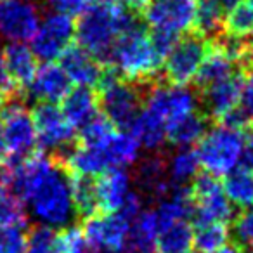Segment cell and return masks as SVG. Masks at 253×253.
<instances>
[{"mask_svg": "<svg viewBox=\"0 0 253 253\" xmlns=\"http://www.w3.org/2000/svg\"><path fill=\"white\" fill-rule=\"evenodd\" d=\"M134 23L120 0H94L75 26L78 45L95 59H109L116 40Z\"/></svg>", "mask_w": 253, "mask_h": 253, "instance_id": "cell-1", "label": "cell"}, {"mask_svg": "<svg viewBox=\"0 0 253 253\" xmlns=\"http://www.w3.org/2000/svg\"><path fill=\"white\" fill-rule=\"evenodd\" d=\"M162 50L156 47L151 33L132 23L116 40L109 61L126 82H148L163 68Z\"/></svg>", "mask_w": 253, "mask_h": 253, "instance_id": "cell-2", "label": "cell"}, {"mask_svg": "<svg viewBox=\"0 0 253 253\" xmlns=\"http://www.w3.org/2000/svg\"><path fill=\"white\" fill-rule=\"evenodd\" d=\"M32 217L49 229H64L77 213L71 194V182L66 170L56 163L47 177L25 201Z\"/></svg>", "mask_w": 253, "mask_h": 253, "instance_id": "cell-3", "label": "cell"}, {"mask_svg": "<svg viewBox=\"0 0 253 253\" xmlns=\"http://www.w3.org/2000/svg\"><path fill=\"white\" fill-rule=\"evenodd\" d=\"M246 128L220 122L198 141L196 156L207 175H227L245 158Z\"/></svg>", "mask_w": 253, "mask_h": 253, "instance_id": "cell-4", "label": "cell"}, {"mask_svg": "<svg viewBox=\"0 0 253 253\" xmlns=\"http://www.w3.org/2000/svg\"><path fill=\"white\" fill-rule=\"evenodd\" d=\"M99 88V102L104 109L106 118L120 130H130L142 108V97L137 88L130 82H123L113 73H102Z\"/></svg>", "mask_w": 253, "mask_h": 253, "instance_id": "cell-5", "label": "cell"}, {"mask_svg": "<svg viewBox=\"0 0 253 253\" xmlns=\"http://www.w3.org/2000/svg\"><path fill=\"white\" fill-rule=\"evenodd\" d=\"M198 111V99L191 90L179 85H156L149 90L141 113L158 123L163 130L179 120Z\"/></svg>", "mask_w": 253, "mask_h": 253, "instance_id": "cell-6", "label": "cell"}, {"mask_svg": "<svg viewBox=\"0 0 253 253\" xmlns=\"http://www.w3.org/2000/svg\"><path fill=\"white\" fill-rule=\"evenodd\" d=\"M134 217L125 211H102L87 215L84 224V238L88 248L99 252H120L126 248L130 238V227Z\"/></svg>", "mask_w": 253, "mask_h": 253, "instance_id": "cell-7", "label": "cell"}, {"mask_svg": "<svg viewBox=\"0 0 253 253\" xmlns=\"http://www.w3.org/2000/svg\"><path fill=\"white\" fill-rule=\"evenodd\" d=\"M196 0H149L144 5V19L153 33L180 39L193 28Z\"/></svg>", "mask_w": 253, "mask_h": 253, "instance_id": "cell-8", "label": "cell"}, {"mask_svg": "<svg viewBox=\"0 0 253 253\" xmlns=\"http://www.w3.org/2000/svg\"><path fill=\"white\" fill-rule=\"evenodd\" d=\"M0 128L4 135L5 151L11 160L26 158L37 146L35 125L32 113L21 102L11 101L0 113Z\"/></svg>", "mask_w": 253, "mask_h": 253, "instance_id": "cell-9", "label": "cell"}, {"mask_svg": "<svg viewBox=\"0 0 253 253\" xmlns=\"http://www.w3.org/2000/svg\"><path fill=\"white\" fill-rule=\"evenodd\" d=\"M207 49V42L198 35L177 40L163 59V70L170 84L186 87L187 84L196 80Z\"/></svg>", "mask_w": 253, "mask_h": 253, "instance_id": "cell-10", "label": "cell"}, {"mask_svg": "<svg viewBox=\"0 0 253 253\" xmlns=\"http://www.w3.org/2000/svg\"><path fill=\"white\" fill-rule=\"evenodd\" d=\"M75 37V23L70 16L52 12L40 21L32 39V50L37 59L50 63L59 59L63 52L71 45Z\"/></svg>", "mask_w": 253, "mask_h": 253, "instance_id": "cell-11", "label": "cell"}, {"mask_svg": "<svg viewBox=\"0 0 253 253\" xmlns=\"http://www.w3.org/2000/svg\"><path fill=\"white\" fill-rule=\"evenodd\" d=\"M189 198L198 222H227L231 218L232 205L217 177L207 173L198 177L189 191Z\"/></svg>", "mask_w": 253, "mask_h": 253, "instance_id": "cell-12", "label": "cell"}, {"mask_svg": "<svg viewBox=\"0 0 253 253\" xmlns=\"http://www.w3.org/2000/svg\"><path fill=\"white\" fill-rule=\"evenodd\" d=\"M32 118L35 125L37 146L45 151H61L71 144L75 128L56 104L40 102L32 111Z\"/></svg>", "mask_w": 253, "mask_h": 253, "instance_id": "cell-13", "label": "cell"}, {"mask_svg": "<svg viewBox=\"0 0 253 253\" xmlns=\"http://www.w3.org/2000/svg\"><path fill=\"white\" fill-rule=\"evenodd\" d=\"M39 25V9L30 0H0V37L9 43L32 40Z\"/></svg>", "mask_w": 253, "mask_h": 253, "instance_id": "cell-14", "label": "cell"}, {"mask_svg": "<svg viewBox=\"0 0 253 253\" xmlns=\"http://www.w3.org/2000/svg\"><path fill=\"white\" fill-rule=\"evenodd\" d=\"M95 207L102 211H122L135 198L132 179L125 169H113L101 173L94 182Z\"/></svg>", "mask_w": 253, "mask_h": 253, "instance_id": "cell-15", "label": "cell"}, {"mask_svg": "<svg viewBox=\"0 0 253 253\" xmlns=\"http://www.w3.org/2000/svg\"><path fill=\"white\" fill-rule=\"evenodd\" d=\"M241 85L243 78L238 73H232L205 87L203 102L208 115L218 122H224L232 113L238 111L239 99H241Z\"/></svg>", "mask_w": 253, "mask_h": 253, "instance_id": "cell-16", "label": "cell"}, {"mask_svg": "<svg viewBox=\"0 0 253 253\" xmlns=\"http://www.w3.org/2000/svg\"><path fill=\"white\" fill-rule=\"evenodd\" d=\"M28 90L32 97L39 102L56 104V102L63 101L64 95L71 90V82L61 68V64L50 61V63L37 68V73L30 82Z\"/></svg>", "mask_w": 253, "mask_h": 253, "instance_id": "cell-17", "label": "cell"}, {"mask_svg": "<svg viewBox=\"0 0 253 253\" xmlns=\"http://www.w3.org/2000/svg\"><path fill=\"white\" fill-rule=\"evenodd\" d=\"M59 61L70 82L77 84L78 87L90 88L92 85H99L102 73H104L101 70L99 59H95L80 45H70L59 57Z\"/></svg>", "mask_w": 253, "mask_h": 253, "instance_id": "cell-18", "label": "cell"}, {"mask_svg": "<svg viewBox=\"0 0 253 253\" xmlns=\"http://www.w3.org/2000/svg\"><path fill=\"white\" fill-rule=\"evenodd\" d=\"M0 59H2L9 80L12 82L16 88L28 87L30 82L35 77L37 68H39V64H37L39 59L33 54L32 47L19 42L7 43L2 54H0Z\"/></svg>", "mask_w": 253, "mask_h": 253, "instance_id": "cell-19", "label": "cell"}, {"mask_svg": "<svg viewBox=\"0 0 253 253\" xmlns=\"http://www.w3.org/2000/svg\"><path fill=\"white\" fill-rule=\"evenodd\" d=\"M61 102H63L61 111L73 125V128H82L85 123L90 122L97 115L99 97L88 87L71 88Z\"/></svg>", "mask_w": 253, "mask_h": 253, "instance_id": "cell-20", "label": "cell"}, {"mask_svg": "<svg viewBox=\"0 0 253 253\" xmlns=\"http://www.w3.org/2000/svg\"><path fill=\"white\" fill-rule=\"evenodd\" d=\"M101 146L108 155L111 169H126V167L134 165L139 160L142 149L130 130H118V128Z\"/></svg>", "mask_w": 253, "mask_h": 253, "instance_id": "cell-21", "label": "cell"}, {"mask_svg": "<svg viewBox=\"0 0 253 253\" xmlns=\"http://www.w3.org/2000/svg\"><path fill=\"white\" fill-rule=\"evenodd\" d=\"M156 238H158V222L155 210H141L132 220L130 238L125 250L134 253H155Z\"/></svg>", "mask_w": 253, "mask_h": 253, "instance_id": "cell-22", "label": "cell"}, {"mask_svg": "<svg viewBox=\"0 0 253 253\" xmlns=\"http://www.w3.org/2000/svg\"><path fill=\"white\" fill-rule=\"evenodd\" d=\"M191 246H193L191 220H179L158 227V238H156L158 253H189Z\"/></svg>", "mask_w": 253, "mask_h": 253, "instance_id": "cell-23", "label": "cell"}, {"mask_svg": "<svg viewBox=\"0 0 253 253\" xmlns=\"http://www.w3.org/2000/svg\"><path fill=\"white\" fill-rule=\"evenodd\" d=\"M225 196L231 205L239 208H246L253 205V169L250 167H236L225 175L222 184Z\"/></svg>", "mask_w": 253, "mask_h": 253, "instance_id": "cell-24", "label": "cell"}, {"mask_svg": "<svg viewBox=\"0 0 253 253\" xmlns=\"http://www.w3.org/2000/svg\"><path fill=\"white\" fill-rule=\"evenodd\" d=\"M205 132H207V120L200 111H196L170 125L167 130V141L175 144L177 148H191L198 144Z\"/></svg>", "mask_w": 253, "mask_h": 253, "instance_id": "cell-25", "label": "cell"}, {"mask_svg": "<svg viewBox=\"0 0 253 253\" xmlns=\"http://www.w3.org/2000/svg\"><path fill=\"white\" fill-rule=\"evenodd\" d=\"M222 30L227 33L229 39L243 40L253 37V7L246 0H238L224 14Z\"/></svg>", "mask_w": 253, "mask_h": 253, "instance_id": "cell-26", "label": "cell"}, {"mask_svg": "<svg viewBox=\"0 0 253 253\" xmlns=\"http://www.w3.org/2000/svg\"><path fill=\"white\" fill-rule=\"evenodd\" d=\"M165 170L172 186L184 187L198 175V170H200L196 151L191 148H179L165 163Z\"/></svg>", "mask_w": 253, "mask_h": 253, "instance_id": "cell-27", "label": "cell"}, {"mask_svg": "<svg viewBox=\"0 0 253 253\" xmlns=\"http://www.w3.org/2000/svg\"><path fill=\"white\" fill-rule=\"evenodd\" d=\"M229 236L231 232L225 222H196V227H193V246L201 253H215L227 246Z\"/></svg>", "mask_w": 253, "mask_h": 253, "instance_id": "cell-28", "label": "cell"}, {"mask_svg": "<svg viewBox=\"0 0 253 253\" xmlns=\"http://www.w3.org/2000/svg\"><path fill=\"white\" fill-rule=\"evenodd\" d=\"M224 14V5L218 0H196V11H194L193 21L196 35L205 39V37L218 33V30H222Z\"/></svg>", "mask_w": 253, "mask_h": 253, "instance_id": "cell-29", "label": "cell"}, {"mask_svg": "<svg viewBox=\"0 0 253 253\" xmlns=\"http://www.w3.org/2000/svg\"><path fill=\"white\" fill-rule=\"evenodd\" d=\"M139 182L141 187L149 194L162 198L172 189V182L169 180L165 170V163L158 158L146 160L139 169Z\"/></svg>", "mask_w": 253, "mask_h": 253, "instance_id": "cell-30", "label": "cell"}, {"mask_svg": "<svg viewBox=\"0 0 253 253\" xmlns=\"http://www.w3.org/2000/svg\"><path fill=\"white\" fill-rule=\"evenodd\" d=\"M25 203L9 187L0 186V227H7V225L25 227Z\"/></svg>", "mask_w": 253, "mask_h": 253, "instance_id": "cell-31", "label": "cell"}, {"mask_svg": "<svg viewBox=\"0 0 253 253\" xmlns=\"http://www.w3.org/2000/svg\"><path fill=\"white\" fill-rule=\"evenodd\" d=\"M71 182V194H73V203L75 210L85 215H92L95 207V189H94V180L88 177L73 175L70 177Z\"/></svg>", "mask_w": 253, "mask_h": 253, "instance_id": "cell-32", "label": "cell"}, {"mask_svg": "<svg viewBox=\"0 0 253 253\" xmlns=\"http://www.w3.org/2000/svg\"><path fill=\"white\" fill-rule=\"evenodd\" d=\"M232 238L243 253H253V205L243 208L234 218Z\"/></svg>", "mask_w": 253, "mask_h": 253, "instance_id": "cell-33", "label": "cell"}, {"mask_svg": "<svg viewBox=\"0 0 253 253\" xmlns=\"http://www.w3.org/2000/svg\"><path fill=\"white\" fill-rule=\"evenodd\" d=\"M26 253H57V234L54 229L39 225L26 236Z\"/></svg>", "mask_w": 253, "mask_h": 253, "instance_id": "cell-34", "label": "cell"}, {"mask_svg": "<svg viewBox=\"0 0 253 253\" xmlns=\"http://www.w3.org/2000/svg\"><path fill=\"white\" fill-rule=\"evenodd\" d=\"M239 111L248 120V123H253V71L246 73V77L243 78Z\"/></svg>", "mask_w": 253, "mask_h": 253, "instance_id": "cell-35", "label": "cell"}, {"mask_svg": "<svg viewBox=\"0 0 253 253\" xmlns=\"http://www.w3.org/2000/svg\"><path fill=\"white\" fill-rule=\"evenodd\" d=\"M47 2L54 12L73 18V16H80L94 0H47Z\"/></svg>", "mask_w": 253, "mask_h": 253, "instance_id": "cell-36", "label": "cell"}, {"mask_svg": "<svg viewBox=\"0 0 253 253\" xmlns=\"http://www.w3.org/2000/svg\"><path fill=\"white\" fill-rule=\"evenodd\" d=\"M16 87L12 85V82L9 80L7 73H5L4 70V64H2V59H0V92L4 95H7V97H11L12 94H14Z\"/></svg>", "mask_w": 253, "mask_h": 253, "instance_id": "cell-37", "label": "cell"}, {"mask_svg": "<svg viewBox=\"0 0 253 253\" xmlns=\"http://www.w3.org/2000/svg\"><path fill=\"white\" fill-rule=\"evenodd\" d=\"M245 158L250 169H253V134L246 135V146H245Z\"/></svg>", "mask_w": 253, "mask_h": 253, "instance_id": "cell-38", "label": "cell"}, {"mask_svg": "<svg viewBox=\"0 0 253 253\" xmlns=\"http://www.w3.org/2000/svg\"><path fill=\"white\" fill-rule=\"evenodd\" d=\"M123 5L126 7H134V9H144V5L148 4L149 0H120Z\"/></svg>", "mask_w": 253, "mask_h": 253, "instance_id": "cell-39", "label": "cell"}, {"mask_svg": "<svg viewBox=\"0 0 253 253\" xmlns=\"http://www.w3.org/2000/svg\"><path fill=\"white\" fill-rule=\"evenodd\" d=\"M245 61L253 63V37L248 43H245Z\"/></svg>", "mask_w": 253, "mask_h": 253, "instance_id": "cell-40", "label": "cell"}, {"mask_svg": "<svg viewBox=\"0 0 253 253\" xmlns=\"http://www.w3.org/2000/svg\"><path fill=\"white\" fill-rule=\"evenodd\" d=\"M215 253H243V252L238 248V246H224V248L218 250V252H215Z\"/></svg>", "mask_w": 253, "mask_h": 253, "instance_id": "cell-41", "label": "cell"}, {"mask_svg": "<svg viewBox=\"0 0 253 253\" xmlns=\"http://www.w3.org/2000/svg\"><path fill=\"white\" fill-rule=\"evenodd\" d=\"M5 155H7V151H5V142H4V135H2V128H0V160L4 158Z\"/></svg>", "mask_w": 253, "mask_h": 253, "instance_id": "cell-42", "label": "cell"}, {"mask_svg": "<svg viewBox=\"0 0 253 253\" xmlns=\"http://www.w3.org/2000/svg\"><path fill=\"white\" fill-rule=\"evenodd\" d=\"M64 253H90V252H88V245H84V246H80V248L70 250V252H64Z\"/></svg>", "mask_w": 253, "mask_h": 253, "instance_id": "cell-43", "label": "cell"}, {"mask_svg": "<svg viewBox=\"0 0 253 253\" xmlns=\"http://www.w3.org/2000/svg\"><path fill=\"white\" fill-rule=\"evenodd\" d=\"M218 2H220L222 5H232L234 2H238V0H218Z\"/></svg>", "mask_w": 253, "mask_h": 253, "instance_id": "cell-44", "label": "cell"}, {"mask_svg": "<svg viewBox=\"0 0 253 253\" xmlns=\"http://www.w3.org/2000/svg\"><path fill=\"white\" fill-rule=\"evenodd\" d=\"M7 95H4V94H2V92H0V108H2V106H4V102L5 101H7Z\"/></svg>", "mask_w": 253, "mask_h": 253, "instance_id": "cell-45", "label": "cell"}, {"mask_svg": "<svg viewBox=\"0 0 253 253\" xmlns=\"http://www.w3.org/2000/svg\"><path fill=\"white\" fill-rule=\"evenodd\" d=\"M246 2H248V4H250V5H252V7H253V0H246Z\"/></svg>", "mask_w": 253, "mask_h": 253, "instance_id": "cell-46", "label": "cell"}, {"mask_svg": "<svg viewBox=\"0 0 253 253\" xmlns=\"http://www.w3.org/2000/svg\"><path fill=\"white\" fill-rule=\"evenodd\" d=\"M0 177H2V173H0Z\"/></svg>", "mask_w": 253, "mask_h": 253, "instance_id": "cell-47", "label": "cell"}]
</instances>
